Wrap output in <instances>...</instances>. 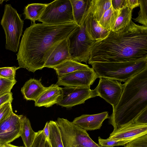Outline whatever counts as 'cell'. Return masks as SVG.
<instances>
[{"label": "cell", "instance_id": "6da1fadb", "mask_svg": "<svg viewBox=\"0 0 147 147\" xmlns=\"http://www.w3.org/2000/svg\"><path fill=\"white\" fill-rule=\"evenodd\" d=\"M79 26L75 22L32 24L25 30L16 54L19 68L33 72L42 69L59 43L68 38Z\"/></svg>", "mask_w": 147, "mask_h": 147}, {"label": "cell", "instance_id": "7a4b0ae2", "mask_svg": "<svg viewBox=\"0 0 147 147\" xmlns=\"http://www.w3.org/2000/svg\"><path fill=\"white\" fill-rule=\"evenodd\" d=\"M147 59V27L131 20L125 28L109 31L104 39L92 45L88 64L120 62Z\"/></svg>", "mask_w": 147, "mask_h": 147}, {"label": "cell", "instance_id": "3957f363", "mask_svg": "<svg viewBox=\"0 0 147 147\" xmlns=\"http://www.w3.org/2000/svg\"><path fill=\"white\" fill-rule=\"evenodd\" d=\"M122 93L109 116L113 131L132 123L147 109V67L123 84Z\"/></svg>", "mask_w": 147, "mask_h": 147}, {"label": "cell", "instance_id": "277c9868", "mask_svg": "<svg viewBox=\"0 0 147 147\" xmlns=\"http://www.w3.org/2000/svg\"><path fill=\"white\" fill-rule=\"evenodd\" d=\"M91 65L98 78L125 82L147 67V59L120 62H93Z\"/></svg>", "mask_w": 147, "mask_h": 147}, {"label": "cell", "instance_id": "5b68a950", "mask_svg": "<svg viewBox=\"0 0 147 147\" xmlns=\"http://www.w3.org/2000/svg\"><path fill=\"white\" fill-rule=\"evenodd\" d=\"M1 24L5 35L6 49L16 53L18 49L24 22L20 15L10 4L5 5Z\"/></svg>", "mask_w": 147, "mask_h": 147}, {"label": "cell", "instance_id": "8992f818", "mask_svg": "<svg viewBox=\"0 0 147 147\" xmlns=\"http://www.w3.org/2000/svg\"><path fill=\"white\" fill-rule=\"evenodd\" d=\"M64 147H100L90 137L86 131L66 119L58 118Z\"/></svg>", "mask_w": 147, "mask_h": 147}, {"label": "cell", "instance_id": "52a82bcc", "mask_svg": "<svg viewBox=\"0 0 147 147\" xmlns=\"http://www.w3.org/2000/svg\"><path fill=\"white\" fill-rule=\"evenodd\" d=\"M38 21L49 25L74 22L70 0H55L47 4Z\"/></svg>", "mask_w": 147, "mask_h": 147}, {"label": "cell", "instance_id": "ba28073f", "mask_svg": "<svg viewBox=\"0 0 147 147\" xmlns=\"http://www.w3.org/2000/svg\"><path fill=\"white\" fill-rule=\"evenodd\" d=\"M69 51L71 59L87 63L90 56L91 47L94 42L90 40L86 33L84 25L79 26L68 38Z\"/></svg>", "mask_w": 147, "mask_h": 147}, {"label": "cell", "instance_id": "9c48e42d", "mask_svg": "<svg viewBox=\"0 0 147 147\" xmlns=\"http://www.w3.org/2000/svg\"><path fill=\"white\" fill-rule=\"evenodd\" d=\"M98 78L92 68L75 71L58 77L56 84L65 88L90 87Z\"/></svg>", "mask_w": 147, "mask_h": 147}, {"label": "cell", "instance_id": "30bf717a", "mask_svg": "<svg viewBox=\"0 0 147 147\" xmlns=\"http://www.w3.org/2000/svg\"><path fill=\"white\" fill-rule=\"evenodd\" d=\"M62 89V99L57 105L67 108L84 104L86 100L98 96L95 89L91 90L90 87H65Z\"/></svg>", "mask_w": 147, "mask_h": 147}, {"label": "cell", "instance_id": "8fae6325", "mask_svg": "<svg viewBox=\"0 0 147 147\" xmlns=\"http://www.w3.org/2000/svg\"><path fill=\"white\" fill-rule=\"evenodd\" d=\"M123 86L121 82L109 78H99L98 84L95 89L98 96L113 107L118 103L121 96Z\"/></svg>", "mask_w": 147, "mask_h": 147}, {"label": "cell", "instance_id": "7c38bea8", "mask_svg": "<svg viewBox=\"0 0 147 147\" xmlns=\"http://www.w3.org/2000/svg\"><path fill=\"white\" fill-rule=\"evenodd\" d=\"M23 116L13 112L0 123V145L4 146L20 136Z\"/></svg>", "mask_w": 147, "mask_h": 147}, {"label": "cell", "instance_id": "4fadbf2b", "mask_svg": "<svg viewBox=\"0 0 147 147\" xmlns=\"http://www.w3.org/2000/svg\"><path fill=\"white\" fill-rule=\"evenodd\" d=\"M146 134H147V124L140 125L132 123L113 131L108 138L127 141L129 142Z\"/></svg>", "mask_w": 147, "mask_h": 147}, {"label": "cell", "instance_id": "5bb4252c", "mask_svg": "<svg viewBox=\"0 0 147 147\" xmlns=\"http://www.w3.org/2000/svg\"><path fill=\"white\" fill-rule=\"evenodd\" d=\"M63 94L62 88L56 84L46 87L34 101L35 107H50L59 103L62 99Z\"/></svg>", "mask_w": 147, "mask_h": 147}, {"label": "cell", "instance_id": "9a60e30c", "mask_svg": "<svg viewBox=\"0 0 147 147\" xmlns=\"http://www.w3.org/2000/svg\"><path fill=\"white\" fill-rule=\"evenodd\" d=\"M107 111L93 115L83 114L75 118L72 122L86 131L100 129L104 121L109 118Z\"/></svg>", "mask_w": 147, "mask_h": 147}, {"label": "cell", "instance_id": "2e32d148", "mask_svg": "<svg viewBox=\"0 0 147 147\" xmlns=\"http://www.w3.org/2000/svg\"><path fill=\"white\" fill-rule=\"evenodd\" d=\"M69 46L68 38L61 42L48 58L44 67L51 68L65 61L71 59Z\"/></svg>", "mask_w": 147, "mask_h": 147}, {"label": "cell", "instance_id": "e0dca14e", "mask_svg": "<svg viewBox=\"0 0 147 147\" xmlns=\"http://www.w3.org/2000/svg\"><path fill=\"white\" fill-rule=\"evenodd\" d=\"M84 25L88 37L94 42L106 38L110 31L105 30L99 25L94 19L91 10L85 20Z\"/></svg>", "mask_w": 147, "mask_h": 147}, {"label": "cell", "instance_id": "ac0fdd59", "mask_svg": "<svg viewBox=\"0 0 147 147\" xmlns=\"http://www.w3.org/2000/svg\"><path fill=\"white\" fill-rule=\"evenodd\" d=\"M71 5L74 22L79 26L84 25L90 12L92 0H69Z\"/></svg>", "mask_w": 147, "mask_h": 147}, {"label": "cell", "instance_id": "d6986e66", "mask_svg": "<svg viewBox=\"0 0 147 147\" xmlns=\"http://www.w3.org/2000/svg\"><path fill=\"white\" fill-rule=\"evenodd\" d=\"M41 81V78H31L25 82L21 90L25 99L35 101L37 98L46 88Z\"/></svg>", "mask_w": 147, "mask_h": 147}, {"label": "cell", "instance_id": "ffe728a7", "mask_svg": "<svg viewBox=\"0 0 147 147\" xmlns=\"http://www.w3.org/2000/svg\"><path fill=\"white\" fill-rule=\"evenodd\" d=\"M90 68L87 65L72 59H69L51 68L55 70L58 77H59L75 71Z\"/></svg>", "mask_w": 147, "mask_h": 147}, {"label": "cell", "instance_id": "44dd1931", "mask_svg": "<svg viewBox=\"0 0 147 147\" xmlns=\"http://www.w3.org/2000/svg\"><path fill=\"white\" fill-rule=\"evenodd\" d=\"M37 132L32 129L29 119L23 115L20 136L25 147H31L35 138Z\"/></svg>", "mask_w": 147, "mask_h": 147}, {"label": "cell", "instance_id": "7402d4cb", "mask_svg": "<svg viewBox=\"0 0 147 147\" xmlns=\"http://www.w3.org/2000/svg\"><path fill=\"white\" fill-rule=\"evenodd\" d=\"M119 11L114 9L111 5L103 14L98 24L105 30L112 31L118 16Z\"/></svg>", "mask_w": 147, "mask_h": 147}, {"label": "cell", "instance_id": "603a6c76", "mask_svg": "<svg viewBox=\"0 0 147 147\" xmlns=\"http://www.w3.org/2000/svg\"><path fill=\"white\" fill-rule=\"evenodd\" d=\"M47 4L33 3L28 4L24 10L25 19L30 20L33 23L38 21L46 7Z\"/></svg>", "mask_w": 147, "mask_h": 147}, {"label": "cell", "instance_id": "cb8c5ba5", "mask_svg": "<svg viewBox=\"0 0 147 147\" xmlns=\"http://www.w3.org/2000/svg\"><path fill=\"white\" fill-rule=\"evenodd\" d=\"M111 0H92L91 12L98 23L105 12L111 6Z\"/></svg>", "mask_w": 147, "mask_h": 147}, {"label": "cell", "instance_id": "d4e9b609", "mask_svg": "<svg viewBox=\"0 0 147 147\" xmlns=\"http://www.w3.org/2000/svg\"><path fill=\"white\" fill-rule=\"evenodd\" d=\"M132 11L127 6L121 9L112 31L117 32L128 26L131 21Z\"/></svg>", "mask_w": 147, "mask_h": 147}, {"label": "cell", "instance_id": "484cf974", "mask_svg": "<svg viewBox=\"0 0 147 147\" xmlns=\"http://www.w3.org/2000/svg\"><path fill=\"white\" fill-rule=\"evenodd\" d=\"M50 128L49 142L51 147H64L59 126L56 121L49 122Z\"/></svg>", "mask_w": 147, "mask_h": 147}, {"label": "cell", "instance_id": "4316f807", "mask_svg": "<svg viewBox=\"0 0 147 147\" xmlns=\"http://www.w3.org/2000/svg\"><path fill=\"white\" fill-rule=\"evenodd\" d=\"M139 2L140 9L138 16L134 20L147 27V0H139Z\"/></svg>", "mask_w": 147, "mask_h": 147}, {"label": "cell", "instance_id": "83f0119b", "mask_svg": "<svg viewBox=\"0 0 147 147\" xmlns=\"http://www.w3.org/2000/svg\"><path fill=\"white\" fill-rule=\"evenodd\" d=\"M15 79L0 77V96L11 92L13 86L16 83Z\"/></svg>", "mask_w": 147, "mask_h": 147}, {"label": "cell", "instance_id": "f1b7e54d", "mask_svg": "<svg viewBox=\"0 0 147 147\" xmlns=\"http://www.w3.org/2000/svg\"><path fill=\"white\" fill-rule=\"evenodd\" d=\"M98 145L100 147H113L125 145L129 142L125 140H116L108 138L105 139L98 137Z\"/></svg>", "mask_w": 147, "mask_h": 147}, {"label": "cell", "instance_id": "f546056e", "mask_svg": "<svg viewBox=\"0 0 147 147\" xmlns=\"http://www.w3.org/2000/svg\"><path fill=\"white\" fill-rule=\"evenodd\" d=\"M19 69L16 67H0V77L10 79H15L16 70Z\"/></svg>", "mask_w": 147, "mask_h": 147}, {"label": "cell", "instance_id": "4dcf8cb0", "mask_svg": "<svg viewBox=\"0 0 147 147\" xmlns=\"http://www.w3.org/2000/svg\"><path fill=\"white\" fill-rule=\"evenodd\" d=\"M124 147H147V134L129 142L125 145Z\"/></svg>", "mask_w": 147, "mask_h": 147}, {"label": "cell", "instance_id": "1f68e13d", "mask_svg": "<svg viewBox=\"0 0 147 147\" xmlns=\"http://www.w3.org/2000/svg\"><path fill=\"white\" fill-rule=\"evenodd\" d=\"M11 102H6L0 107V123L13 113Z\"/></svg>", "mask_w": 147, "mask_h": 147}, {"label": "cell", "instance_id": "d6a6232c", "mask_svg": "<svg viewBox=\"0 0 147 147\" xmlns=\"http://www.w3.org/2000/svg\"><path fill=\"white\" fill-rule=\"evenodd\" d=\"M46 141L42 130L39 131L31 147H45Z\"/></svg>", "mask_w": 147, "mask_h": 147}, {"label": "cell", "instance_id": "836d02e7", "mask_svg": "<svg viewBox=\"0 0 147 147\" xmlns=\"http://www.w3.org/2000/svg\"><path fill=\"white\" fill-rule=\"evenodd\" d=\"M134 123L140 125L147 124V109H144L140 114Z\"/></svg>", "mask_w": 147, "mask_h": 147}, {"label": "cell", "instance_id": "e575fe53", "mask_svg": "<svg viewBox=\"0 0 147 147\" xmlns=\"http://www.w3.org/2000/svg\"><path fill=\"white\" fill-rule=\"evenodd\" d=\"M111 5L115 10L119 11L127 6L126 0H111Z\"/></svg>", "mask_w": 147, "mask_h": 147}, {"label": "cell", "instance_id": "d590c367", "mask_svg": "<svg viewBox=\"0 0 147 147\" xmlns=\"http://www.w3.org/2000/svg\"><path fill=\"white\" fill-rule=\"evenodd\" d=\"M13 100L12 93L11 92L5 94L0 96V107L7 102L11 103Z\"/></svg>", "mask_w": 147, "mask_h": 147}, {"label": "cell", "instance_id": "8d00e7d4", "mask_svg": "<svg viewBox=\"0 0 147 147\" xmlns=\"http://www.w3.org/2000/svg\"><path fill=\"white\" fill-rule=\"evenodd\" d=\"M127 6L130 9H133L139 6V0H126Z\"/></svg>", "mask_w": 147, "mask_h": 147}, {"label": "cell", "instance_id": "74e56055", "mask_svg": "<svg viewBox=\"0 0 147 147\" xmlns=\"http://www.w3.org/2000/svg\"><path fill=\"white\" fill-rule=\"evenodd\" d=\"M42 131L46 140L49 141L50 128L49 122H46L45 127L42 130Z\"/></svg>", "mask_w": 147, "mask_h": 147}, {"label": "cell", "instance_id": "f35d334b", "mask_svg": "<svg viewBox=\"0 0 147 147\" xmlns=\"http://www.w3.org/2000/svg\"><path fill=\"white\" fill-rule=\"evenodd\" d=\"M5 147H23L22 146H18L12 145L8 143L4 145Z\"/></svg>", "mask_w": 147, "mask_h": 147}, {"label": "cell", "instance_id": "ab89813d", "mask_svg": "<svg viewBox=\"0 0 147 147\" xmlns=\"http://www.w3.org/2000/svg\"><path fill=\"white\" fill-rule=\"evenodd\" d=\"M45 147H51L49 142V141L46 140L45 143Z\"/></svg>", "mask_w": 147, "mask_h": 147}, {"label": "cell", "instance_id": "60d3db41", "mask_svg": "<svg viewBox=\"0 0 147 147\" xmlns=\"http://www.w3.org/2000/svg\"><path fill=\"white\" fill-rule=\"evenodd\" d=\"M0 147H5L4 146H1L0 145Z\"/></svg>", "mask_w": 147, "mask_h": 147}, {"label": "cell", "instance_id": "b9f144b4", "mask_svg": "<svg viewBox=\"0 0 147 147\" xmlns=\"http://www.w3.org/2000/svg\"><path fill=\"white\" fill-rule=\"evenodd\" d=\"M78 147H81V146H79Z\"/></svg>", "mask_w": 147, "mask_h": 147}, {"label": "cell", "instance_id": "7bdbcfd3", "mask_svg": "<svg viewBox=\"0 0 147 147\" xmlns=\"http://www.w3.org/2000/svg\"></svg>", "mask_w": 147, "mask_h": 147}, {"label": "cell", "instance_id": "ee69618b", "mask_svg": "<svg viewBox=\"0 0 147 147\" xmlns=\"http://www.w3.org/2000/svg\"></svg>", "mask_w": 147, "mask_h": 147}]
</instances>
